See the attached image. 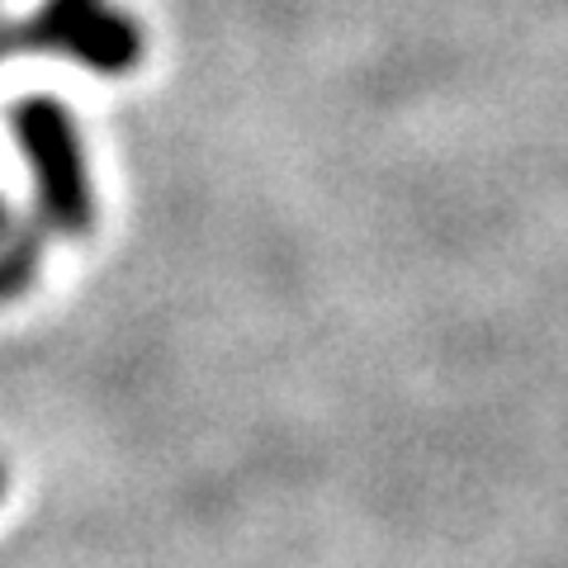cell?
Instances as JSON below:
<instances>
[{
	"mask_svg": "<svg viewBox=\"0 0 568 568\" xmlns=\"http://www.w3.org/2000/svg\"><path fill=\"white\" fill-rule=\"evenodd\" d=\"M10 52H48L114 81L138 71L148 39L114 0H43L20 24H10Z\"/></svg>",
	"mask_w": 568,
	"mask_h": 568,
	"instance_id": "2",
	"label": "cell"
},
{
	"mask_svg": "<svg viewBox=\"0 0 568 568\" xmlns=\"http://www.w3.org/2000/svg\"><path fill=\"white\" fill-rule=\"evenodd\" d=\"M48 237H52V227L39 213H10L6 237H0V294H6V304L24 298L39 284Z\"/></svg>",
	"mask_w": 568,
	"mask_h": 568,
	"instance_id": "3",
	"label": "cell"
},
{
	"mask_svg": "<svg viewBox=\"0 0 568 568\" xmlns=\"http://www.w3.org/2000/svg\"><path fill=\"white\" fill-rule=\"evenodd\" d=\"M10 133L33 171V213L52 237L85 242L95 233V185L71 110L58 95H24L10 104Z\"/></svg>",
	"mask_w": 568,
	"mask_h": 568,
	"instance_id": "1",
	"label": "cell"
}]
</instances>
